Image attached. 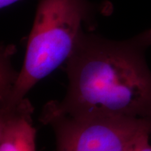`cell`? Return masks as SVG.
<instances>
[{
  "label": "cell",
  "instance_id": "6da1fadb",
  "mask_svg": "<svg viewBox=\"0 0 151 151\" xmlns=\"http://www.w3.org/2000/svg\"><path fill=\"white\" fill-rule=\"evenodd\" d=\"M83 29L66 62L65 97L43 110L72 116L151 119V71L146 51L151 28L122 41Z\"/></svg>",
  "mask_w": 151,
  "mask_h": 151
},
{
  "label": "cell",
  "instance_id": "7a4b0ae2",
  "mask_svg": "<svg viewBox=\"0 0 151 151\" xmlns=\"http://www.w3.org/2000/svg\"><path fill=\"white\" fill-rule=\"evenodd\" d=\"M90 0H40L28 39L23 65L12 91L0 99L16 103L39 81L66 63L84 28L92 30L96 15L105 8Z\"/></svg>",
  "mask_w": 151,
  "mask_h": 151
},
{
  "label": "cell",
  "instance_id": "3957f363",
  "mask_svg": "<svg viewBox=\"0 0 151 151\" xmlns=\"http://www.w3.org/2000/svg\"><path fill=\"white\" fill-rule=\"evenodd\" d=\"M40 121L54 130L57 151H123L136 137L151 133V119L72 116L42 110Z\"/></svg>",
  "mask_w": 151,
  "mask_h": 151
},
{
  "label": "cell",
  "instance_id": "277c9868",
  "mask_svg": "<svg viewBox=\"0 0 151 151\" xmlns=\"http://www.w3.org/2000/svg\"><path fill=\"white\" fill-rule=\"evenodd\" d=\"M34 107L27 98L0 104V151H37Z\"/></svg>",
  "mask_w": 151,
  "mask_h": 151
},
{
  "label": "cell",
  "instance_id": "5b68a950",
  "mask_svg": "<svg viewBox=\"0 0 151 151\" xmlns=\"http://www.w3.org/2000/svg\"><path fill=\"white\" fill-rule=\"evenodd\" d=\"M151 133L145 132L138 135L127 145L123 151H151Z\"/></svg>",
  "mask_w": 151,
  "mask_h": 151
},
{
  "label": "cell",
  "instance_id": "8992f818",
  "mask_svg": "<svg viewBox=\"0 0 151 151\" xmlns=\"http://www.w3.org/2000/svg\"><path fill=\"white\" fill-rule=\"evenodd\" d=\"M20 0H0V7L1 9L10 6Z\"/></svg>",
  "mask_w": 151,
  "mask_h": 151
}]
</instances>
